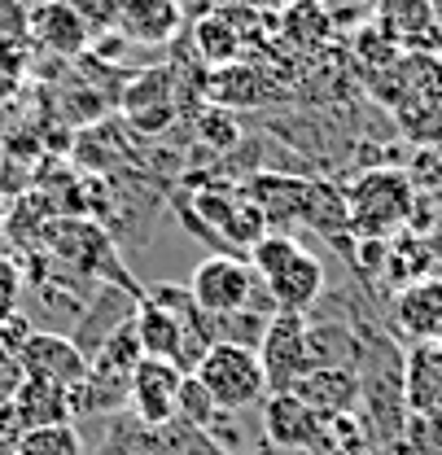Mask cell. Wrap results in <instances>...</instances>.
Instances as JSON below:
<instances>
[{"label":"cell","instance_id":"6da1fadb","mask_svg":"<svg viewBox=\"0 0 442 455\" xmlns=\"http://www.w3.org/2000/svg\"><path fill=\"white\" fill-rule=\"evenodd\" d=\"M346 197V220L350 236H373L390 241L416 215V184L403 167H368L350 180V188H342Z\"/></svg>","mask_w":442,"mask_h":455},{"label":"cell","instance_id":"7a4b0ae2","mask_svg":"<svg viewBox=\"0 0 442 455\" xmlns=\"http://www.w3.org/2000/svg\"><path fill=\"white\" fill-rule=\"evenodd\" d=\"M193 377L220 411H250L268 398V377H263L259 350L241 346V341L206 346L202 359L193 363Z\"/></svg>","mask_w":442,"mask_h":455},{"label":"cell","instance_id":"3957f363","mask_svg":"<svg viewBox=\"0 0 442 455\" xmlns=\"http://www.w3.org/2000/svg\"><path fill=\"white\" fill-rule=\"evenodd\" d=\"M268 293L259 272L250 267V259H237V254H211L193 267L189 276V298L211 315V320H223V315H237L245 307H259L254 298Z\"/></svg>","mask_w":442,"mask_h":455},{"label":"cell","instance_id":"277c9868","mask_svg":"<svg viewBox=\"0 0 442 455\" xmlns=\"http://www.w3.org/2000/svg\"><path fill=\"white\" fill-rule=\"evenodd\" d=\"M259 363L268 377V395H285L298 386V377H307L316 368L311 355V320L302 311H277L259 338Z\"/></svg>","mask_w":442,"mask_h":455},{"label":"cell","instance_id":"5b68a950","mask_svg":"<svg viewBox=\"0 0 442 455\" xmlns=\"http://www.w3.org/2000/svg\"><path fill=\"white\" fill-rule=\"evenodd\" d=\"M110 434L97 455H228L220 443H211L202 429L171 420L163 429H149L132 416H110Z\"/></svg>","mask_w":442,"mask_h":455},{"label":"cell","instance_id":"8992f818","mask_svg":"<svg viewBox=\"0 0 442 455\" xmlns=\"http://www.w3.org/2000/svg\"><path fill=\"white\" fill-rule=\"evenodd\" d=\"M263 438L285 455H325V429L329 420L320 411H311L298 395H268L263 403Z\"/></svg>","mask_w":442,"mask_h":455},{"label":"cell","instance_id":"52a82bcc","mask_svg":"<svg viewBox=\"0 0 442 455\" xmlns=\"http://www.w3.org/2000/svg\"><path fill=\"white\" fill-rule=\"evenodd\" d=\"M118 106H123V118H127L136 132H145V136L166 132V127L180 118V79H175V70H171V66L141 70V75L123 88Z\"/></svg>","mask_w":442,"mask_h":455},{"label":"cell","instance_id":"ba28073f","mask_svg":"<svg viewBox=\"0 0 442 455\" xmlns=\"http://www.w3.org/2000/svg\"><path fill=\"white\" fill-rule=\"evenodd\" d=\"M180 381H184V368L171 363V359H141L136 372H132V386H127V416L149 425V429H163L175 420V407H180Z\"/></svg>","mask_w":442,"mask_h":455},{"label":"cell","instance_id":"9c48e42d","mask_svg":"<svg viewBox=\"0 0 442 455\" xmlns=\"http://www.w3.org/2000/svg\"><path fill=\"white\" fill-rule=\"evenodd\" d=\"M368 22L386 36L398 53H438L442 57V27L430 0H373Z\"/></svg>","mask_w":442,"mask_h":455},{"label":"cell","instance_id":"30bf717a","mask_svg":"<svg viewBox=\"0 0 442 455\" xmlns=\"http://www.w3.org/2000/svg\"><path fill=\"white\" fill-rule=\"evenodd\" d=\"M18 359V372L22 377H44V381H57L66 390H79L84 377H88V359L84 350L61 333H27L13 350Z\"/></svg>","mask_w":442,"mask_h":455},{"label":"cell","instance_id":"8fae6325","mask_svg":"<svg viewBox=\"0 0 442 455\" xmlns=\"http://www.w3.org/2000/svg\"><path fill=\"white\" fill-rule=\"evenodd\" d=\"M132 324H136V341H141V350L149 359H171L184 372L197 363V355L189 346V333H184V315L175 307H166L158 298H136Z\"/></svg>","mask_w":442,"mask_h":455},{"label":"cell","instance_id":"7c38bea8","mask_svg":"<svg viewBox=\"0 0 442 455\" xmlns=\"http://www.w3.org/2000/svg\"><path fill=\"white\" fill-rule=\"evenodd\" d=\"M250 13H254V9L232 4V9H211V13L197 18V27H193V49H197V57H202L211 70L241 61L245 49H250V27H254L259 18H272V13H259V18L245 27Z\"/></svg>","mask_w":442,"mask_h":455},{"label":"cell","instance_id":"4fadbf2b","mask_svg":"<svg viewBox=\"0 0 442 455\" xmlns=\"http://www.w3.org/2000/svg\"><path fill=\"white\" fill-rule=\"evenodd\" d=\"M390 320L407 341H442V276L403 284L390 302Z\"/></svg>","mask_w":442,"mask_h":455},{"label":"cell","instance_id":"5bb4252c","mask_svg":"<svg viewBox=\"0 0 442 455\" xmlns=\"http://www.w3.org/2000/svg\"><path fill=\"white\" fill-rule=\"evenodd\" d=\"M268 298L277 302V311H311L320 298H325V263L320 254H311L307 245H298L293 259H285L277 272L263 281Z\"/></svg>","mask_w":442,"mask_h":455},{"label":"cell","instance_id":"9a60e30c","mask_svg":"<svg viewBox=\"0 0 442 455\" xmlns=\"http://www.w3.org/2000/svg\"><path fill=\"white\" fill-rule=\"evenodd\" d=\"M403 403L412 416H442V341H412L403 350Z\"/></svg>","mask_w":442,"mask_h":455},{"label":"cell","instance_id":"2e32d148","mask_svg":"<svg viewBox=\"0 0 442 455\" xmlns=\"http://www.w3.org/2000/svg\"><path fill=\"white\" fill-rule=\"evenodd\" d=\"M289 395H298L311 411H320L325 420L350 416V411H359V372L355 368H342V363H316L307 377H298V386Z\"/></svg>","mask_w":442,"mask_h":455},{"label":"cell","instance_id":"e0dca14e","mask_svg":"<svg viewBox=\"0 0 442 455\" xmlns=\"http://www.w3.org/2000/svg\"><path fill=\"white\" fill-rule=\"evenodd\" d=\"M333 27H337V18L325 0H289L277 13V44L302 57L320 53L329 44Z\"/></svg>","mask_w":442,"mask_h":455},{"label":"cell","instance_id":"ac0fdd59","mask_svg":"<svg viewBox=\"0 0 442 455\" xmlns=\"http://www.w3.org/2000/svg\"><path fill=\"white\" fill-rule=\"evenodd\" d=\"M9 403H13V416H18L22 429L75 420V390H66L57 381H44V377H18Z\"/></svg>","mask_w":442,"mask_h":455},{"label":"cell","instance_id":"d6986e66","mask_svg":"<svg viewBox=\"0 0 442 455\" xmlns=\"http://www.w3.org/2000/svg\"><path fill=\"white\" fill-rule=\"evenodd\" d=\"M31 31H36V40L49 53H61V57L79 53L88 44V18L75 4H66V0H44L31 13Z\"/></svg>","mask_w":442,"mask_h":455},{"label":"cell","instance_id":"ffe728a7","mask_svg":"<svg viewBox=\"0 0 442 455\" xmlns=\"http://www.w3.org/2000/svg\"><path fill=\"white\" fill-rule=\"evenodd\" d=\"M114 22L127 40H171L180 31V4L175 0H114Z\"/></svg>","mask_w":442,"mask_h":455},{"label":"cell","instance_id":"44dd1931","mask_svg":"<svg viewBox=\"0 0 442 455\" xmlns=\"http://www.w3.org/2000/svg\"><path fill=\"white\" fill-rule=\"evenodd\" d=\"M211 101H220V110H254L263 106L272 92H268V75L259 66H245V61H232V66H215L211 84H206Z\"/></svg>","mask_w":442,"mask_h":455},{"label":"cell","instance_id":"7402d4cb","mask_svg":"<svg viewBox=\"0 0 442 455\" xmlns=\"http://www.w3.org/2000/svg\"><path fill=\"white\" fill-rule=\"evenodd\" d=\"M434 272V250L421 241V236H390L386 245V267H382V276H386L390 284H412L421 281V276H430Z\"/></svg>","mask_w":442,"mask_h":455},{"label":"cell","instance_id":"603a6c76","mask_svg":"<svg viewBox=\"0 0 442 455\" xmlns=\"http://www.w3.org/2000/svg\"><path fill=\"white\" fill-rule=\"evenodd\" d=\"M9 455H84V438L70 420L61 425H36V429H22L13 438Z\"/></svg>","mask_w":442,"mask_h":455},{"label":"cell","instance_id":"cb8c5ba5","mask_svg":"<svg viewBox=\"0 0 442 455\" xmlns=\"http://www.w3.org/2000/svg\"><path fill=\"white\" fill-rule=\"evenodd\" d=\"M197 136L206 140V145H215V149H232L237 140H241V127H237V118L228 110H215L202 114V123H197Z\"/></svg>","mask_w":442,"mask_h":455},{"label":"cell","instance_id":"d4e9b609","mask_svg":"<svg viewBox=\"0 0 442 455\" xmlns=\"http://www.w3.org/2000/svg\"><path fill=\"white\" fill-rule=\"evenodd\" d=\"M18 298H22V276L9 259H0V320L18 315Z\"/></svg>","mask_w":442,"mask_h":455},{"label":"cell","instance_id":"484cf974","mask_svg":"<svg viewBox=\"0 0 442 455\" xmlns=\"http://www.w3.org/2000/svg\"><path fill=\"white\" fill-rule=\"evenodd\" d=\"M237 4H245V9H254V13H272V18H277L289 0H237Z\"/></svg>","mask_w":442,"mask_h":455},{"label":"cell","instance_id":"4316f807","mask_svg":"<svg viewBox=\"0 0 442 455\" xmlns=\"http://www.w3.org/2000/svg\"><path fill=\"white\" fill-rule=\"evenodd\" d=\"M434 13H438V27H442V0H438V4H434Z\"/></svg>","mask_w":442,"mask_h":455},{"label":"cell","instance_id":"83f0119b","mask_svg":"<svg viewBox=\"0 0 442 455\" xmlns=\"http://www.w3.org/2000/svg\"><path fill=\"white\" fill-rule=\"evenodd\" d=\"M0 455H9V443H4V438H0Z\"/></svg>","mask_w":442,"mask_h":455},{"label":"cell","instance_id":"f1b7e54d","mask_svg":"<svg viewBox=\"0 0 442 455\" xmlns=\"http://www.w3.org/2000/svg\"><path fill=\"white\" fill-rule=\"evenodd\" d=\"M0 224H4V211H0Z\"/></svg>","mask_w":442,"mask_h":455},{"label":"cell","instance_id":"f546056e","mask_svg":"<svg viewBox=\"0 0 442 455\" xmlns=\"http://www.w3.org/2000/svg\"><path fill=\"white\" fill-rule=\"evenodd\" d=\"M364 4H373V0H364Z\"/></svg>","mask_w":442,"mask_h":455}]
</instances>
